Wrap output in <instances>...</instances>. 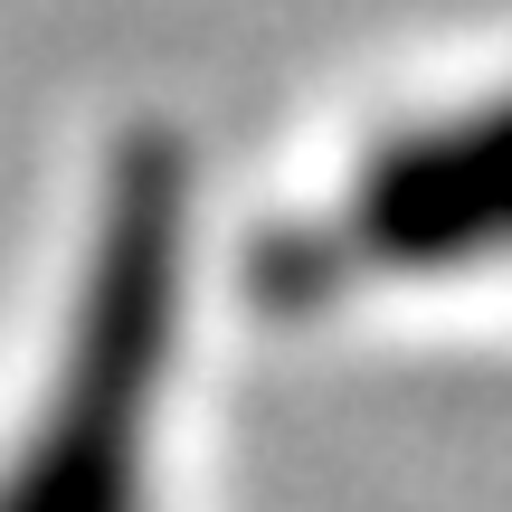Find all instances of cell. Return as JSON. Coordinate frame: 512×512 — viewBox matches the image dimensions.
I'll use <instances>...</instances> for the list:
<instances>
[{
	"label": "cell",
	"mask_w": 512,
	"mask_h": 512,
	"mask_svg": "<svg viewBox=\"0 0 512 512\" xmlns=\"http://www.w3.org/2000/svg\"><path fill=\"white\" fill-rule=\"evenodd\" d=\"M162 313H171V200H143L114 219L105 247V294H95L86 332H76L67 389H57L48 427L29 446V475L10 484L0 512H124V456L114 437L143 408V380L162 361Z\"/></svg>",
	"instance_id": "6da1fadb"
}]
</instances>
